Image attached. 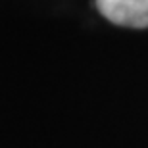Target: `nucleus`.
Listing matches in <instances>:
<instances>
[{
	"label": "nucleus",
	"mask_w": 148,
	"mask_h": 148,
	"mask_svg": "<svg viewBox=\"0 0 148 148\" xmlns=\"http://www.w3.org/2000/svg\"><path fill=\"white\" fill-rule=\"evenodd\" d=\"M100 14L123 27H148V0H96Z\"/></svg>",
	"instance_id": "obj_1"
}]
</instances>
